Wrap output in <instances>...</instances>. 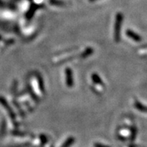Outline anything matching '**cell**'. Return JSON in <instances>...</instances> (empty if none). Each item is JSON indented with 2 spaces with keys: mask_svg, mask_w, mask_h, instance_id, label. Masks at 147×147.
Here are the masks:
<instances>
[{
  "mask_svg": "<svg viewBox=\"0 0 147 147\" xmlns=\"http://www.w3.org/2000/svg\"><path fill=\"white\" fill-rule=\"evenodd\" d=\"M122 19H123V16H122V13H117V17H116V23H115L114 27V38L117 42H119L120 39V31Z\"/></svg>",
  "mask_w": 147,
  "mask_h": 147,
  "instance_id": "obj_1",
  "label": "cell"
},
{
  "mask_svg": "<svg viewBox=\"0 0 147 147\" xmlns=\"http://www.w3.org/2000/svg\"><path fill=\"white\" fill-rule=\"evenodd\" d=\"M66 81H67V84L68 87H72L73 85V78L72 71L70 69L67 68L66 69Z\"/></svg>",
  "mask_w": 147,
  "mask_h": 147,
  "instance_id": "obj_2",
  "label": "cell"
},
{
  "mask_svg": "<svg viewBox=\"0 0 147 147\" xmlns=\"http://www.w3.org/2000/svg\"><path fill=\"white\" fill-rule=\"evenodd\" d=\"M126 35H127L128 37H130L132 40H134L136 42H140L141 40V37L138 34H136L135 32H134L133 31L130 30V29H128V30L126 31Z\"/></svg>",
  "mask_w": 147,
  "mask_h": 147,
  "instance_id": "obj_3",
  "label": "cell"
},
{
  "mask_svg": "<svg viewBox=\"0 0 147 147\" xmlns=\"http://www.w3.org/2000/svg\"><path fill=\"white\" fill-rule=\"evenodd\" d=\"M135 107L136 108L138 109L139 111H142V112H145L147 113V106L146 105H143V104H141L139 102H135Z\"/></svg>",
  "mask_w": 147,
  "mask_h": 147,
  "instance_id": "obj_4",
  "label": "cell"
},
{
  "mask_svg": "<svg viewBox=\"0 0 147 147\" xmlns=\"http://www.w3.org/2000/svg\"><path fill=\"white\" fill-rule=\"evenodd\" d=\"M92 78H93V80H94L96 83H98V84H102L101 79H100V78L97 75H95V74L93 75Z\"/></svg>",
  "mask_w": 147,
  "mask_h": 147,
  "instance_id": "obj_5",
  "label": "cell"
},
{
  "mask_svg": "<svg viewBox=\"0 0 147 147\" xmlns=\"http://www.w3.org/2000/svg\"><path fill=\"white\" fill-rule=\"evenodd\" d=\"M92 52H93V50L91 49H88V50L85 52V53H84V55H83V57H86V56L89 55H90L92 53Z\"/></svg>",
  "mask_w": 147,
  "mask_h": 147,
  "instance_id": "obj_6",
  "label": "cell"
},
{
  "mask_svg": "<svg viewBox=\"0 0 147 147\" xmlns=\"http://www.w3.org/2000/svg\"><path fill=\"white\" fill-rule=\"evenodd\" d=\"M56 2H56V1H55V2H54L53 3H56ZM57 3H60V4H62V2H57Z\"/></svg>",
  "mask_w": 147,
  "mask_h": 147,
  "instance_id": "obj_7",
  "label": "cell"
},
{
  "mask_svg": "<svg viewBox=\"0 0 147 147\" xmlns=\"http://www.w3.org/2000/svg\"><path fill=\"white\" fill-rule=\"evenodd\" d=\"M90 1H94V0H90Z\"/></svg>",
  "mask_w": 147,
  "mask_h": 147,
  "instance_id": "obj_8",
  "label": "cell"
}]
</instances>
